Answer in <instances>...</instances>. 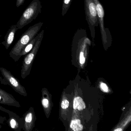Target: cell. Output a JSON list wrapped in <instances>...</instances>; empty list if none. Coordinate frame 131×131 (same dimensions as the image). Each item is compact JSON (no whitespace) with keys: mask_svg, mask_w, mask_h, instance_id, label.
I'll list each match as a JSON object with an SVG mask.
<instances>
[{"mask_svg":"<svg viewBox=\"0 0 131 131\" xmlns=\"http://www.w3.org/2000/svg\"><path fill=\"white\" fill-rule=\"evenodd\" d=\"M42 8V4L39 0H33L24 11L16 24L18 29H22L36 19L41 13Z\"/></svg>","mask_w":131,"mask_h":131,"instance_id":"7a4b0ae2","label":"cell"},{"mask_svg":"<svg viewBox=\"0 0 131 131\" xmlns=\"http://www.w3.org/2000/svg\"><path fill=\"white\" fill-rule=\"evenodd\" d=\"M39 37V34H38L36 37H34L29 43L21 51L19 55V58L20 59L21 57L26 56L27 53H29L32 49L36 42Z\"/></svg>","mask_w":131,"mask_h":131,"instance_id":"8fae6325","label":"cell"},{"mask_svg":"<svg viewBox=\"0 0 131 131\" xmlns=\"http://www.w3.org/2000/svg\"><path fill=\"white\" fill-rule=\"evenodd\" d=\"M0 104L15 106L19 108L21 106L19 102L11 94L0 89Z\"/></svg>","mask_w":131,"mask_h":131,"instance_id":"9c48e42d","label":"cell"},{"mask_svg":"<svg viewBox=\"0 0 131 131\" xmlns=\"http://www.w3.org/2000/svg\"><path fill=\"white\" fill-rule=\"evenodd\" d=\"M100 87L103 92H108V87H107L106 84L105 83H101L100 84Z\"/></svg>","mask_w":131,"mask_h":131,"instance_id":"ac0fdd59","label":"cell"},{"mask_svg":"<svg viewBox=\"0 0 131 131\" xmlns=\"http://www.w3.org/2000/svg\"><path fill=\"white\" fill-rule=\"evenodd\" d=\"M8 114L9 118L7 120V123L9 126L14 131H21L24 126L23 118H20L15 113L11 111Z\"/></svg>","mask_w":131,"mask_h":131,"instance_id":"ba28073f","label":"cell"},{"mask_svg":"<svg viewBox=\"0 0 131 131\" xmlns=\"http://www.w3.org/2000/svg\"><path fill=\"white\" fill-rule=\"evenodd\" d=\"M122 130V129L121 128H118L117 129H115V131H121Z\"/></svg>","mask_w":131,"mask_h":131,"instance_id":"7402d4cb","label":"cell"},{"mask_svg":"<svg viewBox=\"0 0 131 131\" xmlns=\"http://www.w3.org/2000/svg\"><path fill=\"white\" fill-rule=\"evenodd\" d=\"M0 71L7 85L10 86L15 92L24 96H27L25 87L22 85L19 80L11 73L10 71L3 67L0 68Z\"/></svg>","mask_w":131,"mask_h":131,"instance_id":"8992f818","label":"cell"},{"mask_svg":"<svg viewBox=\"0 0 131 131\" xmlns=\"http://www.w3.org/2000/svg\"><path fill=\"white\" fill-rule=\"evenodd\" d=\"M70 128L74 131H82L83 129V126L81 124V121L80 119H73L70 124Z\"/></svg>","mask_w":131,"mask_h":131,"instance_id":"5bb4252c","label":"cell"},{"mask_svg":"<svg viewBox=\"0 0 131 131\" xmlns=\"http://www.w3.org/2000/svg\"><path fill=\"white\" fill-rule=\"evenodd\" d=\"M44 30L39 33V37L32 49L24 57L21 70V77L25 79L29 75L33 63L39 50L44 35Z\"/></svg>","mask_w":131,"mask_h":131,"instance_id":"3957f363","label":"cell"},{"mask_svg":"<svg viewBox=\"0 0 131 131\" xmlns=\"http://www.w3.org/2000/svg\"><path fill=\"white\" fill-rule=\"evenodd\" d=\"M48 94L45 89L42 90V97L41 103L45 111H48L50 106L49 100L48 98Z\"/></svg>","mask_w":131,"mask_h":131,"instance_id":"7c38bea8","label":"cell"},{"mask_svg":"<svg viewBox=\"0 0 131 131\" xmlns=\"http://www.w3.org/2000/svg\"><path fill=\"white\" fill-rule=\"evenodd\" d=\"M43 24L42 22H39L30 27L21 35L9 54L10 57L12 58L15 62L19 60V56L23 49L37 35Z\"/></svg>","mask_w":131,"mask_h":131,"instance_id":"6da1fadb","label":"cell"},{"mask_svg":"<svg viewBox=\"0 0 131 131\" xmlns=\"http://www.w3.org/2000/svg\"><path fill=\"white\" fill-rule=\"evenodd\" d=\"M0 110H1V111H3V112H5V113H8V114L10 112V111L9 110H8L5 108L4 107H2L1 106H0Z\"/></svg>","mask_w":131,"mask_h":131,"instance_id":"44dd1931","label":"cell"},{"mask_svg":"<svg viewBox=\"0 0 131 131\" xmlns=\"http://www.w3.org/2000/svg\"><path fill=\"white\" fill-rule=\"evenodd\" d=\"M7 120V118L5 116H0V124H4L5 121Z\"/></svg>","mask_w":131,"mask_h":131,"instance_id":"ffe728a7","label":"cell"},{"mask_svg":"<svg viewBox=\"0 0 131 131\" xmlns=\"http://www.w3.org/2000/svg\"><path fill=\"white\" fill-rule=\"evenodd\" d=\"M69 103L66 100H63L61 103V107L63 109H66L69 107Z\"/></svg>","mask_w":131,"mask_h":131,"instance_id":"2e32d148","label":"cell"},{"mask_svg":"<svg viewBox=\"0 0 131 131\" xmlns=\"http://www.w3.org/2000/svg\"><path fill=\"white\" fill-rule=\"evenodd\" d=\"M18 30L16 25H12L8 30L4 37V41L1 43L5 46L6 49H8L13 43L14 40L15 34Z\"/></svg>","mask_w":131,"mask_h":131,"instance_id":"30bf717a","label":"cell"},{"mask_svg":"<svg viewBox=\"0 0 131 131\" xmlns=\"http://www.w3.org/2000/svg\"><path fill=\"white\" fill-rule=\"evenodd\" d=\"M26 0H16V6L19 7L24 4Z\"/></svg>","mask_w":131,"mask_h":131,"instance_id":"d6986e66","label":"cell"},{"mask_svg":"<svg viewBox=\"0 0 131 131\" xmlns=\"http://www.w3.org/2000/svg\"><path fill=\"white\" fill-rule=\"evenodd\" d=\"M73 107L74 109L81 111L85 108V105L81 97H77L73 100Z\"/></svg>","mask_w":131,"mask_h":131,"instance_id":"4fadbf2b","label":"cell"},{"mask_svg":"<svg viewBox=\"0 0 131 131\" xmlns=\"http://www.w3.org/2000/svg\"><path fill=\"white\" fill-rule=\"evenodd\" d=\"M73 0H63L62 6V15L64 16L69 10Z\"/></svg>","mask_w":131,"mask_h":131,"instance_id":"9a60e30c","label":"cell"},{"mask_svg":"<svg viewBox=\"0 0 131 131\" xmlns=\"http://www.w3.org/2000/svg\"><path fill=\"white\" fill-rule=\"evenodd\" d=\"M80 64H84L85 62V58L84 56V53L83 52H81L80 54Z\"/></svg>","mask_w":131,"mask_h":131,"instance_id":"e0dca14e","label":"cell"},{"mask_svg":"<svg viewBox=\"0 0 131 131\" xmlns=\"http://www.w3.org/2000/svg\"><path fill=\"white\" fill-rule=\"evenodd\" d=\"M24 126L23 130L25 131H32L35 127L36 117L34 108L30 106L23 115Z\"/></svg>","mask_w":131,"mask_h":131,"instance_id":"52a82bcc","label":"cell"},{"mask_svg":"<svg viewBox=\"0 0 131 131\" xmlns=\"http://www.w3.org/2000/svg\"><path fill=\"white\" fill-rule=\"evenodd\" d=\"M86 20L90 30L91 37L94 40L95 36V27L99 26L97 11L93 0H84Z\"/></svg>","mask_w":131,"mask_h":131,"instance_id":"277c9868","label":"cell"},{"mask_svg":"<svg viewBox=\"0 0 131 131\" xmlns=\"http://www.w3.org/2000/svg\"><path fill=\"white\" fill-rule=\"evenodd\" d=\"M96 7L99 24L100 30V33L103 43L106 44L112 41L111 33L108 28H106L104 24L105 12L103 6L99 0H93Z\"/></svg>","mask_w":131,"mask_h":131,"instance_id":"5b68a950","label":"cell"}]
</instances>
